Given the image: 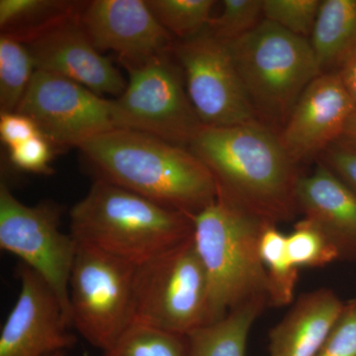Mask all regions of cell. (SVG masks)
I'll use <instances>...</instances> for the list:
<instances>
[{
  "instance_id": "obj_1",
  "label": "cell",
  "mask_w": 356,
  "mask_h": 356,
  "mask_svg": "<svg viewBox=\"0 0 356 356\" xmlns=\"http://www.w3.org/2000/svg\"><path fill=\"white\" fill-rule=\"evenodd\" d=\"M188 149L214 178L217 200L276 226L298 216L297 185L303 175L266 126H203Z\"/></svg>"
},
{
  "instance_id": "obj_2",
  "label": "cell",
  "mask_w": 356,
  "mask_h": 356,
  "mask_svg": "<svg viewBox=\"0 0 356 356\" xmlns=\"http://www.w3.org/2000/svg\"><path fill=\"white\" fill-rule=\"evenodd\" d=\"M95 179L194 217L217 200L214 178L188 147L115 129L79 147Z\"/></svg>"
},
{
  "instance_id": "obj_3",
  "label": "cell",
  "mask_w": 356,
  "mask_h": 356,
  "mask_svg": "<svg viewBox=\"0 0 356 356\" xmlns=\"http://www.w3.org/2000/svg\"><path fill=\"white\" fill-rule=\"evenodd\" d=\"M76 242L139 266L193 236V217L96 179L70 211Z\"/></svg>"
},
{
  "instance_id": "obj_4",
  "label": "cell",
  "mask_w": 356,
  "mask_h": 356,
  "mask_svg": "<svg viewBox=\"0 0 356 356\" xmlns=\"http://www.w3.org/2000/svg\"><path fill=\"white\" fill-rule=\"evenodd\" d=\"M193 224V241L209 288L208 324L252 302L270 306L259 250L268 224L220 200L194 216Z\"/></svg>"
},
{
  "instance_id": "obj_5",
  "label": "cell",
  "mask_w": 356,
  "mask_h": 356,
  "mask_svg": "<svg viewBox=\"0 0 356 356\" xmlns=\"http://www.w3.org/2000/svg\"><path fill=\"white\" fill-rule=\"evenodd\" d=\"M257 121L280 134L309 84L320 76L310 41L262 19L225 43Z\"/></svg>"
},
{
  "instance_id": "obj_6",
  "label": "cell",
  "mask_w": 356,
  "mask_h": 356,
  "mask_svg": "<svg viewBox=\"0 0 356 356\" xmlns=\"http://www.w3.org/2000/svg\"><path fill=\"white\" fill-rule=\"evenodd\" d=\"M209 323V288L193 236L136 267L132 325L187 334Z\"/></svg>"
},
{
  "instance_id": "obj_7",
  "label": "cell",
  "mask_w": 356,
  "mask_h": 356,
  "mask_svg": "<svg viewBox=\"0 0 356 356\" xmlns=\"http://www.w3.org/2000/svg\"><path fill=\"white\" fill-rule=\"evenodd\" d=\"M136 267L86 243L77 245L70 280L72 327L102 351L132 325Z\"/></svg>"
},
{
  "instance_id": "obj_8",
  "label": "cell",
  "mask_w": 356,
  "mask_h": 356,
  "mask_svg": "<svg viewBox=\"0 0 356 356\" xmlns=\"http://www.w3.org/2000/svg\"><path fill=\"white\" fill-rule=\"evenodd\" d=\"M125 69L127 88L113 99L118 129L149 134L180 147L191 146L203 125L187 95L184 72L172 51Z\"/></svg>"
},
{
  "instance_id": "obj_9",
  "label": "cell",
  "mask_w": 356,
  "mask_h": 356,
  "mask_svg": "<svg viewBox=\"0 0 356 356\" xmlns=\"http://www.w3.org/2000/svg\"><path fill=\"white\" fill-rule=\"evenodd\" d=\"M63 208L54 202L27 206L0 184V248L21 259L57 294L70 320V280L77 252L76 238L60 229Z\"/></svg>"
},
{
  "instance_id": "obj_10",
  "label": "cell",
  "mask_w": 356,
  "mask_h": 356,
  "mask_svg": "<svg viewBox=\"0 0 356 356\" xmlns=\"http://www.w3.org/2000/svg\"><path fill=\"white\" fill-rule=\"evenodd\" d=\"M172 55L184 72L187 95L204 127L257 121L227 44L207 30L175 41Z\"/></svg>"
},
{
  "instance_id": "obj_11",
  "label": "cell",
  "mask_w": 356,
  "mask_h": 356,
  "mask_svg": "<svg viewBox=\"0 0 356 356\" xmlns=\"http://www.w3.org/2000/svg\"><path fill=\"white\" fill-rule=\"evenodd\" d=\"M18 113L25 115L51 146L77 147L118 129L113 99L70 79L36 70Z\"/></svg>"
},
{
  "instance_id": "obj_12",
  "label": "cell",
  "mask_w": 356,
  "mask_h": 356,
  "mask_svg": "<svg viewBox=\"0 0 356 356\" xmlns=\"http://www.w3.org/2000/svg\"><path fill=\"white\" fill-rule=\"evenodd\" d=\"M20 291L0 334V356H48L72 350L76 337L57 294L24 264L17 267Z\"/></svg>"
},
{
  "instance_id": "obj_13",
  "label": "cell",
  "mask_w": 356,
  "mask_h": 356,
  "mask_svg": "<svg viewBox=\"0 0 356 356\" xmlns=\"http://www.w3.org/2000/svg\"><path fill=\"white\" fill-rule=\"evenodd\" d=\"M79 23L95 49L114 51L124 67L170 53L175 43L144 0L86 1Z\"/></svg>"
},
{
  "instance_id": "obj_14",
  "label": "cell",
  "mask_w": 356,
  "mask_h": 356,
  "mask_svg": "<svg viewBox=\"0 0 356 356\" xmlns=\"http://www.w3.org/2000/svg\"><path fill=\"white\" fill-rule=\"evenodd\" d=\"M355 111L339 74H322L305 89L278 137L288 156L299 165L318 159L341 140Z\"/></svg>"
},
{
  "instance_id": "obj_15",
  "label": "cell",
  "mask_w": 356,
  "mask_h": 356,
  "mask_svg": "<svg viewBox=\"0 0 356 356\" xmlns=\"http://www.w3.org/2000/svg\"><path fill=\"white\" fill-rule=\"evenodd\" d=\"M79 15L26 44L36 70L70 79L100 96L120 97L128 81L120 70L89 41L79 23Z\"/></svg>"
},
{
  "instance_id": "obj_16",
  "label": "cell",
  "mask_w": 356,
  "mask_h": 356,
  "mask_svg": "<svg viewBox=\"0 0 356 356\" xmlns=\"http://www.w3.org/2000/svg\"><path fill=\"white\" fill-rule=\"evenodd\" d=\"M296 198L299 214L322 232L339 259H356V192L318 161L300 178Z\"/></svg>"
},
{
  "instance_id": "obj_17",
  "label": "cell",
  "mask_w": 356,
  "mask_h": 356,
  "mask_svg": "<svg viewBox=\"0 0 356 356\" xmlns=\"http://www.w3.org/2000/svg\"><path fill=\"white\" fill-rule=\"evenodd\" d=\"M344 303L320 288L304 293L269 332V356H316Z\"/></svg>"
},
{
  "instance_id": "obj_18",
  "label": "cell",
  "mask_w": 356,
  "mask_h": 356,
  "mask_svg": "<svg viewBox=\"0 0 356 356\" xmlns=\"http://www.w3.org/2000/svg\"><path fill=\"white\" fill-rule=\"evenodd\" d=\"M84 3L70 0H1V36L25 44L32 43L79 16Z\"/></svg>"
},
{
  "instance_id": "obj_19",
  "label": "cell",
  "mask_w": 356,
  "mask_h": 356,
  "mask_svg": "<svg viewBox=\"0 0 356 356\" xmlns=\"http://www.w3.org/2000/svg\"><path fill=\"white\" fill-rule=\"evenodd\" d=\"M320 74L336 72L356 48V0H324L310 38Z\"/></svg>"
},
{
  "instance_id": "obj_20",
  "label": "cell",
  "mask_w": 356,
  "mask_h": 356,
  "mask_svg": "<svg viewBox=\"0 0 356 356\" xmlns=\"http://www.w3.org/2000/svg\"><path fill=\"white\" fill-rule=\"evenodd\" d=\"M268 306L262 301L245 304L187 334V356H245L250 329Z\"/></svg>"
},
{
  "instance_id": "obj_21",
  "label": "cell",
  "mask_w": 356,
  "mask_h": 356,
  "mask_svg": "<svg viewBox=\"0 0 356 356\" xmlns=\"http://www.w3.org/2000/svg\"><path fill=\"white\" fill-rule=\"evenodd\" d=\"M287 236L276 225H266L261 238V257L268 280L270 306L283 307L292 303L299 280V268L290 259Z\"/></svg>"
},
{
  "instance_id": "obj_22",
  "label": "cell",
  "mask_w": 356,
  "mask_h": 356,
  "mask_svg": "<svg viewBox=\"0 0 356 356\" xmlns=\"http://www.w3.org/2000/svg\"><path fill=\"white\" fill-rule=\"evenodd\" d=\"M36 72L31 53L25 44L0 36V110L17 112Z\"/></svg>"
},
{
  "instance_id": "obj_23",
  "label": "cell",
  "mask_w": 356,
  "mask_h": 356,
  "mask_svg": "<svg viewBox=\"0 0 356 356\" xmlns=\"http://www.w3.org/2000/svg\"><path fill=\"white\" fill-rule=\"evenodd\" d=\"M102 356H187V337L133 324Z\"/></svg>"
},
{
  "instance_id": "obj_24",
  "label": "cell",
  "mask_w": 356,
  "mask_h": 356,
  "mask_svg": "<svg viewBox=\"0 0 356 356\" xmlns=\"http://www.w3.org/2000/svg\"><path fill=\"white\" fill-rule=\"evenodd\" d=\"M154 17L178 41L194 38L209 25L213 0H147Z\"/></svg>"
},
{
  "instance_id": "obj_25",
  "label": "cell",
  "mask_w": 356,
  "mask_h": 356,
  "mask_svg": "<svg viewBox=\"0 0 356 356\" xmlns=\"http://www.w3.org/2000/svg\"><path fill=\"white\" fill-rule=\"evenodd\" d=\"M288 255L298 268H318L339 261L336 248L310 221L302 219L287 236Z\"/></svg>"
},
{
  "instance_id": "obj_26",
  "label": "cell",
  "mask_w": 356,
  "mask_h": 356,
  "mask_svg": "<svg viewBox=\"0 0 356 356\" xmlns=\"http://www.w3.org/2000/svg\"><path fill=\"white\" fill-rule=\"evenodd\" d=\"M264 0H224L222 11L206 28L213 37L229 43L248 34L262 19Z\"/></svg>"
},
{
  "instance_id": "obj_27",
  "label": "cell",
  "mask_w": 356,
  "mask_h": 356,
  "mask_svg": "<svg viewBox=\"0 0 356 356\" xmlns=\"http://www.w3.org/2000/svg\"><path fill=\"white\" fill-rule=\"evenodd\" d=\"M321 0H264V19L310 41Z\"/></svg>"
},
{
  "instance_id": "obj_28",
  "label": "cell",
  "mask_w": 356,
  "mask_h": 356,
  "mask_svg": "<svg viewBox=\"0 0 356 356\" xmlns=\"http://www.w3.org/2000/svg\"><path fill=\"white\" fill-rule=\"evenodd\" d=\"M316 356H356V298L344 303Z\"/></svg>"
},
{
  "instance_id": "obj_29",
  "label": "cell",
  "mask_w": 356,
  "mask_h": 356,
  "mask_svg": "<svg viewBox=\"0 0 356 356\" xmlns=\"http://www.w3.org/2000/svg\"><path fill=\"white\" fill-rule=\"evenodd\" d=\"M51 154L53 146L41 134L9 149V159L16 168L36 175L53 173L50 166Z\"/></svg>"
},
{
  "instance_id": "obj_30",
  "label": "cell",
  "mask_w": 356,
  "mask_h": 356,
  "mask_svg": "<svg viewBox=\"0 0 356 356\" xmlns=\"http://www.w3.org/2000/svg\"><path fill=\"white\" fill-rule=\"evenodd\" d=\"M318 161L356 192V147L339 140L325 152Z\"/></svg>"
},
{
  "instance_id": "obj_31",
  "label": "cell",
  "mask_w": 356,
  "mask_h": 356,
  "mask_svg": "<svg viewBox=\"0 0 356 356\" xmlns=\"http://www.w3.org/2000/svg\"><path fill=\"white\" fill-rule=\"evenodd\" d=\"M37 135H40L38 128L29 117L18 112L1 113L0 137L9 149L18 146Z\"/></svg>"
},
{
  "instance_id": "obj_32",
  "label": "cell",
  "mask_w": 356,
  "mask_h": 356,
  "mask_svg": "<svg viewBox=\"0 0 356 356\" xmlns=\"http://www.w3.org/2000/svg\"><path fill=\"white\" fill-rule=\"evenodd\" d=\"M336 72L356 105V48L344 58Z\"/></svg>"
},
{
  "instance_id": "obj_33",
  "label": "cell",
  "mask_w": 356,
  "mask_h": 356,
  "mask_svg": "<svg viewBox=\"0 0 356 356\" xmlns=\"http://www.w3.org/2000/svg\"><path fill=\"white\" fill-rule=\"evenodd\" d=\"M341 140L346 142V144L356 147V111L350 117Z\"/></svg>"
},
{
  "instance_id": "obj_34",
  "label": "cell",
  "mask_w": 356,
  "mask_h": 356,
  "mask_svg": "<svg viewBox=\"0 0 356 356\" xmlns=\"http://www.w3.org/2000/svg\"><path fill=\"white\" fill-rule=\"evenodd\" d=\"M48 356H67V351H58V353H53V355H50Z\"/></svg>"
}]
</instances>
